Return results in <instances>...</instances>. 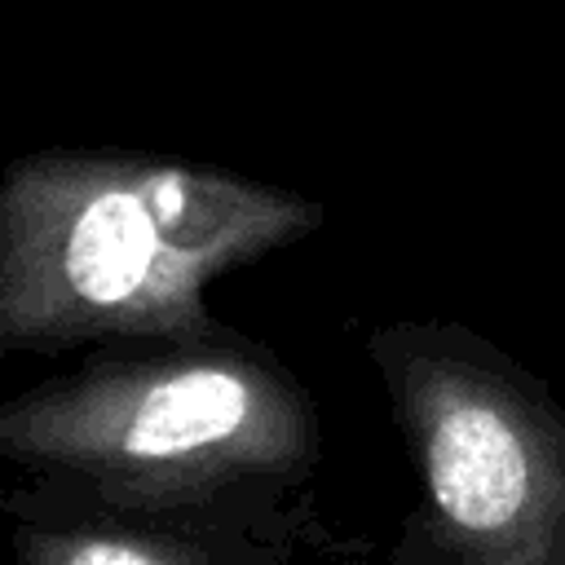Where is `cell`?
I'll return each mask as SVG.
<instances>
[{
	"mask_svg": "<svg viewBox=\"0 0 565 565\" xmlns=\"http://www.w3.org/2000/svg\"><path fill=\"white\" fill-rule=\"evenodd\" d=\"M0 459L106 508L238 516L309 499L322 424L300 375L221 322L97 344L0 397Z\"/></svg>",
	"mask_w": 565,
	"mask_h": 565,
	"instance_id": "7a4b0ae2",
	"label": "cell"
},
{
	"mask_svg": "<svg viewBox=\"0 0 565 565\" xmlns=\"http://www.w3.org/2000/svg\"><path fill=\"white\" fill-rule=\"evenodd\" d=\"M9 547L26 565H282L296 552H349L313 503L278 512H128L49 490H4Z\"/></svg>",
	"mask_w": 565,
	"mask_h": 565,
	"instance_id": "277c9868",
	"label": "cell"
},
{
	"mask_svg": "<svg viewBox=\"0 0 565 565\" xmlns=\"http://www.w3.org/2000/svg\"><path fill=\"white\" fill-rule=\"evenodd\" d=\"M415 472L397 565H565V406L508 349L450 318L362 340Z\"/></svg>",
	"mask_w": 565,
	"mask_h": 565,
	"instance_id": "3957f363",
	"label": "cell"
},
{
	"mask_svg": "<svg viewBox=\"0 0 565 565\" xmlns=\"http://www.w3.org/2000/svg\"><path fill=\"white\" fill-rule=\"evenodd\" d=\"M322 221V203L221 163L26 150L0 168V362L216 331L207 287Z\"/></svg>",
	"mask_w": 565,
	"mask_h": 565,
	"instance_id": "6da1fadb",
	"label": "cell"
}]
</instances>
